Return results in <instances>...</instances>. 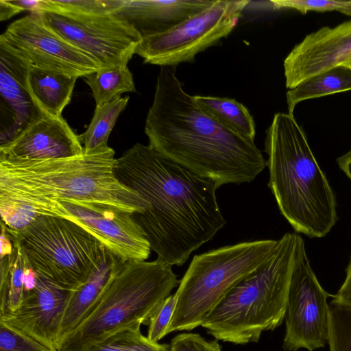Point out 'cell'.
<instances>
[{"label":"cell","instance_id":"22","mask_svg":"<svg viewBox=\"0 0 351 351\" xmlns=\"http://www.w3.org/2000/svg\"><path fill=\"white\" fill-rule=\"evenodd\" d=\"M198 106L228 129L254 140V120L248 109L234 99L213 96H193Z\"/></svg>","mask_w":351,"mask_h":351},{"label":"cell","instance_id":"32","mask_svg":"<svg viewBox=\"0 0 351 351\" xmlns=\"http://www.w3.org/2000/svg\"><path fill=\"white\" fill-rule=\"evenodd\" d=\"M170 351H222L217 340L207 341L197 333H181L170 343Z\"/></svg>","mask_w":351,"mask_h":351},{"label":"cell","instance_id":"30","mask_svg":"<svg viewBox=\"0 0 351 351\" xmlns=\"http://www.w3.org/2000/svg\"><path fill=\"white\" fill-rule=\"evenodd\" d=\"M0 351H57L0 321Z\"/></svg>","mask_w":351,"mask_h":351},{"label":"cell","instance_id":"16","mask_svg":"<svg viewBox=\"0 0 351 351\" xmlns=\"http://www.w3.org/2000/svg\"><path fill=\"white\" fill-rule=\"evenodd\" d=\"M84 152L78 135L62 118L43 114L10 142L0 145V158L51 160L73 157Z\"/></svg>","mask_w":351,"mask_h":351},{"label":"cell","instance_id":"38","mask_svg":"<svg viewBox=\"0 0 351 351\" xmlns=\"http://www.w3.org/2000/svg\"><path fill=\"white\" fill-rule=\"evenodd\" d=\"M339 168L351 180V149L337 159Z\"/></svg>","mask_w":351,"mask_h":351},{"label":"cell","instance_id":"29","mask_svg":"<svg viewBox=\"0 0 351 351\" xmlns=\"http://www.w3.org/2000/svg\"><path fill=\"white\" fill-rule=\"evenodd\" d=\"M275 10L291 8L304 14L309 11H338L351 16V1L335 0H275L271 1Z\"/></svg>","mask_w":351,"mask_h":351},{"label":"cell","instance_id":"11","mask_svg":"<svg viewBox=\"0 0 351 351\" xmlns=\"http://www.w3.org/2000/svg\"><path fill=\"white\" fill-rule=\"evenodd\" d=\"M328 293L310 265L303 241L295 263L287 300L285 351L305 348L314 351L328 343Z\"/></svg>","mask_w":351,"mask_h":351},{"label":"cell","instance_id":"13","mask_svg":"<svg viewBox=\"0 0 351 351\" xmlns=\"http://www.w3.org/2000/svg\"><path fill=\"white\" fill-rule=\"evenodd\" d=\"M47 215L75 222L95 236L108 251L125 261H146L150 255V244L130 213L60 203L53 207Z\"/></svg>","mask_w":351,"mask_h":351},{"label":"cell","instance_id":"9","mask_svg":"<svg viewBox=\"0 0 351 351\" xmlns=\"http://www.w3.org/2000/svg\"><path fill=\"white\" fill-rule=\"evenodd\" d=\"M247 0H215L204 10L169 30L142 38L135 54L144 63L176 67L193 62L195 56L217 45L237 26Z\"/></svg>","mask_w":351,"mask_h":351},{"label":"cell","instance_id":"23","mask_svg":"<svg viewBox=\"0 0 351 351\" xmlns=\"http://www.w3.org/2000/svg\"><path fill=\"white\" fill-rule=\"evenodd\" d=\"M84 79L92 90L96 106H103L124 93L136 92L128 65L101 67Z\"/></svg>","mask_w":351,"mask_h":351},{"label":"cell","instance_id":"7","mask_svg":"<svg viewBox=\"0 0 351 351\" xmlns=\"http://www.w3.org/2000/svg\"><path fill=\"white\" fill-rule=\"evenodd\" d=\"M276 243L245 241L194 256L175 293L176 308L165 336L202 326L218 301L267 260Z\"/></svg>","mask_w":351,"mask_h":351},{"label":"cell","instance_id":"14","mask_svg":"<svg viewBox=\"0 0 351 351\" xmlns=\"http://www.w3.org/2000/svg\"><path fill=\"white\" fill-rule=\"evenodd\" d=\"M351 60V20L334 27H323L306 35L283 62L286 87L290 90L303 81Z\"/></svg>","mask_w":351,"mask_h":351},{"label":"cell","instance_id":"5","mask_svg":"<svg viewBox=\"0 0 351 351\" xmlns=\"http://www.w3.org/2000/svg\"><path fill=\"white\" fill-rule=\"evenodd\" d=\"M303 239L285 233L267 260L230 289L202 326L216 340L237 345L257 342L285 319L291 276Z\"/></svg>","mask_w":351,"mask_h":351},{"label":"cell","instance_id":"39","mask_svg":"<svg viewBox=\"0 0 351 351\" xmlns=\"http://www.w3.org/2000/svg\"><path fill=\"white\" fill-rule=\"evenodd\" d=\"M344 65H346V66H349L350 68H351V60L350 61H348V62L345 63Z\"/></svg>","mask_w":351,"mask_h":351},{"label":"cell","instance_id":"10","mask_svg":"<svg viewBox=\"0 0 351 351\" xmlns=\"http://www.w3.org/2000/svg\"><path fill=\"white\" fill-rule=\"evenodd\" d=\"M36 14L101 67L128 65L142 40L128 22L114 14H84L47 8Z\"/></svg>","mask_w":351,"mask_h":351},{"label":"cell","instance_id":"19","mask_svg":"<svg viewBox=\"0 0 351 351\" xmlns=\"http://www.w3.org/2000/svg\"><path fill=\"white\" fill-rule=\"evenodd\" d=\"M77 78L29 64L26 89L43 114L60 118L64 108L71 101Z\"/></svg>","mask_w":351,"mask_h":351},{"label":"cell","instance_id":"2","mask_svg":"<svg viewBox=\"0 0 351 351\" xmlns=\"http://www.w3.org/2000/svg\"><path fill=\"white\" fill-rule=\"evenodd\" d=\"M145 133L151 147L218 188L250 183L266 167L254 140L228 129L198 106L183 89L176 67L160 66Z\"/></svg>","mask_w":351,"mask_h":351},{"label":"cell","instance_id":"21","mask_svg":"<svg viewBox=\"0 0 351 351\" xmlns=\"http://www.w3.org/2000/svg\"><path fill=\"white\" fill-rule=\"evenodd\" d=\"M351 90V68L342 64L315 75L287 92L288 113L301 101Z\"/></svg>","mask_w":351,"mask_h":351},{"label":"cell","instance_id":"35","mask_svg":"<svg viewBox=\"0 0 351 351\" xmlns=\"http://www.w3.org/2000/svg\"><path fill=\"white\" fill-rule=\"evenodd\" d=\"M1 252L0 258L10 254L14 248V245L10 237L9 236L5 226L3 223L1 222Z\"/></svg>","mask_w":351,"mask_h":351},{"label":"cell","instance_id":"28","mask_svg":"<svg viewBox=\"0 0 351 351\" xmlns=\"http://www.w3.org/2000/svg\"><path fill=\"white\" fill-rule=\"evenodd\" d=\"M126 0H46L47 8L84 14H114ZM46 8V9H47Z\"/></svg>","mask_w":351,"mask_h":351},{"label":"cell","instance_id":"8","mask_svg":"<svg viewBox=\"0 0 351 351\" xmlns=\"http://www.w3.org/2000/svg\"><path fill=\"white\" fill-rule=\"evenodd\" d=\"M5 228L36 273L70 291L86 278L105 251L95 236L63 217L39 215L21 230Z\"/></svg>","mask_w":351,"mask_h":351},{"label":"cell","instance_id":"12","mask_svg":"<svg viewBox=\"0 0 351 351\" xmlns=\"http://www.w3.org/2000/svg\"><path fill=\"white\" fill-rule=\"evenodd\" d=\"M0 45L30 65L72 77H84L101 65L45 25L36 14L14 21Z\"/></svg>","mask_w":351,"mask_h":351},{"label":"cell","instance_id":"31","mask_svg":"<svg viewBox=\"0 0 351 351\" xmlns=\"http://www.w3.org/2000/svg\"><path fill=\"white\" fill-rule=\"evenodd\" d=\"M176 305V294H171L158 306L149 319L147 338L152 342L158 341L165 336Z\"/></svg>","mask_w":351,"mask_h":351},{"label":"cell","instance_id":"36","mask_svg":"<svg viewBox=\"0 0 351 351\" xmlns=\"http://www.w3.org/2000/svg\"><path fill=\"white\" fill-rule=\"evenodd\" d=\"M36 278L37 273L29 263L24 274V295L34 289Z\"/></svg>","mask_w":351,"mask_h":351},{"label":"cell","instance_id":"3","mask_svg":"<svg viewBox=\"0 0 351 351\" xmlns=\"http://www.w3.org/2000/svg\"><path fill=\"white\" fill-rule=\"evenodd\" d=\"M114 154L108 145L59 159L0 158V206L28 224L60 203L143 212L149 204L117 178Z\"/></svg>","mask_w":351,"mask_h":351},{"label":"cell","instance_id":"37","mask_svg":"<svg viewBox=\"0 0 351 351\" xmlns=\"http://www.w3.org/2000/svg\"><path fill=\"white\" fill-rule=\"evenodd\" d=\"M19 12L18 9L9 2V0H0L1 21L7 20Z\"/></svg>","mask_w":351,"mask_h":351},{"label":"cell","instance_id":"18","mask_svg":"<svg viewBox=\"0 0 351 351\" xmlns=\"http://www.w3.org/2000/svg\"><path fill=\"white\" fill-rule=\"evenodd\" d=\"M124 262L105 247L102 258L86 278L70 291L62 321L59 343L84 320Z\"/></svg>","mask_w":351,"mask_h":351},{"label":"cell","instance_id":"20","mask_svg":"<svg viewBox=\"0 0 351 351\" xmlns=\"http://www.w3.org/2000/svg\"><path fill=\"white\" fill-rule=\"evenodd\" d=\"M10 239L14 245L12 252L0 258V317L13 313L21 304L25 270L29 264L19 243Z\"/></svg>","mask_w":351,"mask_h":351},{"label":"cell","instance_id":"17","mask_svg":"<svg viewBox=\"0 0 351 351\" xmlns=\"http://www.w3.org/2000/svg\"><path fill=\"white\" fill-rule=\"evenodd\" d=\"M215 0H126L117 16L128 22L142 38L163 33L204 10Z\"/></svg>","mask_w":351,"mask_h":351},{"label":"cell","instance_id":"6","mask_svg":"<svg viewBox=\"0 0 351 351\" xmlns=\"http://www.w3.org/2000/svg\"><path fill=\"white\" fill-rule=\"evenodd\" d=\"M158 258L127 261L111 278L88 315L59 343L58 351H86L112 335L149 319L180 280Z\"/></svg>","mask_w":351,"mask_h":351},{"label":"cell","instance_id":"26","mask_svg":"<svg viewBox=\"0 0 351 351\" xmlns=\"http://www.w3.org/2000/svg\"><path fill=\"white\" fill-rule=\"evenodd\" d=\"M332 297L328 316L330 351H351V302Z\"/></svg>","mask_w":351,"mask_h":351},{"label":"cell","instance_id":"34","mask_svg":"<svg viewBox=\"0 0 351 351\" xmlns=\"http://www.w3.org/2000/svg\"><path fill=\"white\" fill-rule=\"evenodd\" d=\"M346 278L335 296L351 302V258L346 269Z\"/></svg>","mask_w":351,"mask_h":351},{"label":"cell","instance_id":"33","mask_svg":"<svg viewBox=\"0 0 351 351\" xmlns=\"http://www.w3.org/2000/svg\"><path fill=\"white\" fill-rule=\"evenodd\" d=\"M9 2L20 12L29 11L31 14H38L47 8L46 0H9Z\"/></svg>","mask_w":351,"mask_h":351},{"label":"cell","instance_id":"4","mask_svg":"<svg viewBox=\"0 0 351 351\" xmlns=\"http://www.w3.org/2000/svg\"><path fill=\"white\" fill-rule=\"evenodd\" d=\"M265 152L268 186L280 213L295 232L325 237L338 219L335 196L293 114H274Z\"/></svg>","mask_w":351,"mask_h":351},{"label":"cell","instance_id":"15","mask_svg":"<svg viewBox=\"0 0 351 351\" xmlns=\"http://www.w3.org/2000/svg\"><path fill=\"white\" fill-rule=\"evenodd\" d=\"M70 290L37 273L34 289L24 295L19 308L0 317L15 330L43 346L58 350Z\"/></svg>","mask_w":351,"mask_h":351},{"label":"cell","instance_id":"24","mask_svg":"<svg viewBox=\"0 0 351 351\" xmlns=\"http://www.w3.org/2000/svg\"><path fill=\"white\" fill-rule=\"evenodd\" d=\"M0 90L1 99L14 115V137L43 115L34 104L25 85L1 65Z\"/></svg>","mask_w":351,"mask_h":351},{"label":"cell","instance_id":"1","mask_svg":"<svg viewBox=\"0 0 351 351\" xmlns=\"http://www.w3.org/2000/svg\"><path fill=\"white\" fill-rule=\"evenodd\" d=\"M114 174L149 206L132 215L158 258L181 266L226 225L216 184L149 145L136 143L116 158Z\"/></svg>","mask_w":351,"mask_h":351},{"label":"cell","instance_id":"27","mask_svg":"<svg viewBox=\"0 0 351 351\" xmlns=\"http://www.w3.org/2000/svg\"><path fill=\"white\" fill-rule=\"evenodd\" d=\"M86 351H170V344L151 341L140 326L130 327L112 335Z\"/></svg>","mask_w":351,"mask_h":351},{"label":"cell","instance_id":"25","mask_svg":"<svg viewBox=\"0 0 351 351\" xmlns=\"http://www.w3.org/2000/svg\"><path fill=\"white\" fill-rule=\"evenodd\" d=\"M129 97H119L101 106H96L87 130L78 135L84 150L90 152L108 146L111 131L121 112L125 108Z\"/></svg>","mask_w":351,"mask_h":351}]
</instances>
